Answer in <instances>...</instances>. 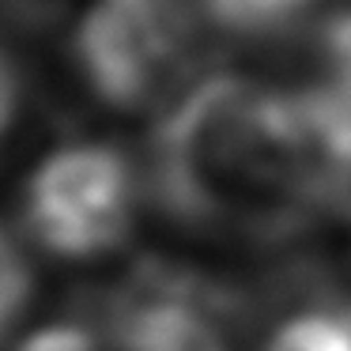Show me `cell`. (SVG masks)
Segmentation results:
<instances>
[{"mask_svg":"<svg viewBox=\"0 0 351 351\" xmlns=\"http://www.w3.org/2000/svg\"><path fill=\"white\" fill-rule=\"evenodd\" d=\"M144 197L185 230L287 242L313 215L291 144L287 95L245 76L185 84L147 144Z\"/></svg>","mask_w":351,"mask_h":351,"instance_id":"obj_1","label":"cell"},{"mask_svg":"<svg viewBox=\"0 0 351 351\" xmlns=\"http://www.w3.org/2000/svg\"><path fill=\"white\" fill-rule=\"evenodd\" d=\"M200 23L197 0H95L76 27L72 61L99 106L147 110L189 76Z\"/></svg>","mask_w":351,"mask_h":351,"instance_id":"obj_2","label":"cell"},{"mask_svg":"<svg viewBox=\"0 0 351 351\" xmlns=\"http://www.w3.org/2000/svg\"><path fill=\"white\" fill-rule=\"evenodd\" d=\"M144 178L114 144L80 140L34 167L23 189V227L57 261H95L114 253L136 219Z\"/></svg>","mask_w":351,"mask_h":351,"instance_id":"obj_3","label":"cell"},{"mask_svg":"<svg viewBox=\"0 0 351 351\" xmlns=\"http://www.w3.org/2000/svg\"><path fill=\"white\" fill-rule=\"evenodd\" d=\"M317 0H197L204 23L242 38H265L295 27L313 12Z\"/></svg>","mask_w":351,"mask_h":351,"instance_id":"obj_4","label":"cell"},{"mask_svg":"<svg viewBox=\"0 0 351 351\" xmlns=\"http://www.w3.org/2000/svg\"><path fill=\"white\" fill-rule=\"evenodd\" d=\"M265 351H351V313L313 310L291 317Z\"/></svg>","mask_w":351,"mask_h":351,"instance_id":"obj_5","label":"cell"},{"mask_svg":"<svg viewBox=\"0 0 351 351\" xmlns=\"http://www.w3.org/2000/svg\"><path fill=\"white\" fill-rule=\"evenodd\" d=\"M31 291H34L31 265L16 250V242L0 230V343L8 340L12 325L23 317L27 302H31Z\"/></svg>","mask_w":351,"mask_h":351,"instance_id":"obj_6","label":"cell"},{"mask_svg":"<svg viewBox=\"0 0 351 351\" xmlns=\"http://www.w3.org/2000/svg\"><path fill=\"white\" fill-rule=\"evenodd\" d=\"M19 351H99L95 348V336L80 325H49L42 332H34L31 340Z\"/></svg>","mask_w":351,"mask_h":351,"instance_id":"obj_7","label":"cell"},{"mask_svg":"<svg viewBox=\"0 0 351 351\" xmlns=\"http://www.w3.org/2000/svg\"><path fill=\"white\" fill-rule=\"evenodd\" d=\"M19 106H23V76L12 64V57L0 49V136L16 125Z\"/></svg>","mask_w":351,"mask_h":351,"instance_id":"obj_8","label":"cell"}]
</instances>
